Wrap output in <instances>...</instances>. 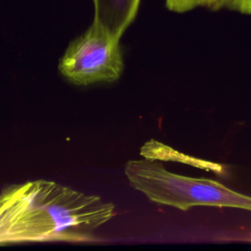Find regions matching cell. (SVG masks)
I'll use <instances>...</instances> for the list:
<instances>
[{
	"label": "cell",
	"instance_id": "4",
	"mask_svg": "<svg viewBox=\"0 0 251 251\" xmlns=\"http://www.w3.org/2000/svg\"><path fill=\"white\" fill-rule=\"evenodd\" d=\"M140 0H93V23L111 37L120 41L133 21Z\"/></svg>",
	"mask_w": 251,
	"mask_h": 251
},
{
	"label": "cell",
	"instance_id": "5",
	"mask_svg": "<svg viewBox=\"0 0 251 251\" xmlns=\"http://www.w3.org/2000/svg\"><path fill=\"white\" fill-rule=\"evenodd\" d=\"M228 0H166L167 8L171 11L183 13L198 7L219 9L226 7Z\"/></svg>",
	"mask_w": 251,
	"mask_h": 251
},
{
	"label": "cell",
	"instance_id": "3",
	"mask_svg": "<svg viewBox=\"0 0 251 251\" xmlns=\"http://www.w3.org/2000/svg\"><path fill=\"white\" fill-rule=\"evenodd\" d=\"M58 68L76 85L117 80L124 70L119 40L93 23L82 35L71 42Z\"/></svg>",
	"mask_w": 251,
	"mask_h": 251
},
{
	"label": "cell",
	"instance_id": "2",
	"mask_svg": "<svg viewBox=\"0 0 251 251\" xmlns=\"http://www.w3.org/2000/svg\"><path fill=\"white\" fill-rule=\"evenodd\" d=\"M129 184L151 201L187 211L194 206L242 209L251 212V196L210 178L168 171L154 158L130 160L125 166Z\"/></svg>",
	"mask_w": 251,
	"mask_h": 251
},
{
	"label": "cell",
	"instance_id": "1",
	"mask_svg": "<svg viewBox=\"0 0 251 251\" xmlns=\"http://www.w3.org/2000/svg\"><path fill=\"white\" fill-rule=\"evenodd\" d=\"M115 215V206L52 180L12 184L0 193V245L94 242V231Z\"/></svg>",
	"mask_w": 251,
	"mask_h": 251
},
{
	"label": "cell",
	"instance_id": "6",
	"mask_svg": "<svg viewBox=\"0 0 251 251\" xmlns=\"http://www.w3.org/2000/svg\"><path fill=\"white\" fill-rule=\"evenodd\" d=\"M226 7L240 13L251 14V0H228Z\"/></svg>",
	"mask_w": 251,
	"mask_h": 251
}]
</instances>
